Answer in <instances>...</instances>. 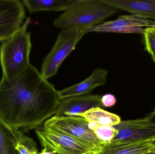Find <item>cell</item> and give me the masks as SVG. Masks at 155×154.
Wrapping results in <instances>:
<instances>
[{
  "label": "cell",
  "instance_id": "1",
  "mask_svg": "<svg viewBox=\"0 0 155 154\" xmlns=\"http://www.w3.org/2000/svg\"><path fill=\"white\" fill-rule=\"evenodd\" d=\"M60 100L54 86L31 64L12 80H0V116L15 129H37L55 115Z\"/></svg>",
  "mask_w": 155,
  "mask_h": 154
},
{
  "label": "cell",
  "instance_id": "2",
  "mask_svg": "<svg viewBox=\"0 0 155 154\" xmlns=\"http://www.w3.org/2000/svg\"><path fill=\"white\" fill-rule=\"evenodd\" d=\"M103 0H71L63 12L54 22L61 29L88 30L98 25L118 12Z\"/></svg>",
  "mask_w": 155,
  "mask_h": 154
},
{
  "label": "cell",
  "instance_id": "3",
  "mask_svg": "<svg viewBox=\"0 0 155 154\" xmlns=\"http://www.w3.org/2000/svg\"><path fill=\"white\" fill-rule=\"evenodd\" d=\"M30 18H26L21 26L0 47V64L2 77L11 80L22 73L30 65L32 49L31 35L28 28Z\"/></svg>",
  "mask_w": 155,
  "mask_h": 154
},
{
  "label": "cell",
  "instance_id": "4",
  "mask_svg": "<svg viewBox=\"0 0 155 154\" xmlns=\"http://www.w3.org/2000/svg\"><path fill=\"white\" fill-rule=\"evenodd\" d=\"M86 33L85 30L75 28L62 29L42 63L40 71L42 77L48 80L55 76L62 63Z\"/></svg>",
  "mask_w": 155,
  "mask_h": 154
},
{
  "label": "cell",
  "instance_id": "5",
  "mask_svg": "<svg viewBox=\"0 0 155 154\" xmlns=\"http://www.w3.org/2000/svg\"><path fill=\"white\" fill-rule=\"evenodd\" d=\"M43 127L52 129L94 147L104 144L97 139L84 118L77 116H55L47 119Z\"/></svg>",
  "mask_w": 155,
  "mask_h": 154
},
{
  "label": "cell",
  "instance_id": "6",
  "mask_svg": "<svg viewBox=\"0 0 155 154\" xmlns=\"http://www.w3.org/2000/svg\"><path fill=\"white\" fill-rule=\"evenodd\" d=\"M35 133L43 148L58 154H96L102 146H91L45 127L37 128Z\"/></svg>",
  "mask_w": 155,
  "mask_h": 154
},
{
  "label": "cell",
  "instance_id": "7",
  "mask_svg": "<svg viewBox=\"0 0 155 154\" xmlns=\"http://www.w3.org/2000/svg\"><path fill=\"white\" fill-rule=\"evenodd\" d=\"M117 134L111 142L134 144L145 142H155V126L147 117L143 118L121 121L114 126Z\"/></svg>",
  "mask_w": 155,
  "mask_h": 154
},
{
  "label": "cell",
  "instance_id": "8",
  "mask_svg": "<svg viewBox=\"0 0 155 154\" xmlns=\"http://www.w3.org/2000/svg\"><path fill=\"white\" fill-rule=\"evenodd\" d=\"M155 26V21L142 15L131 14L121 15L113 20L104 22L88 30L90 32L142 33L146 28Z\"/></svg>",
  "mask_w": 155,
  "mask_h": 154
},
{
  "label": "cell",
  "instance_id": "9",
  "mask_svg": "<svg viewBox=\"0 0 155 154\" xmlns=\"http://www.w3.org/2000/svg\"><path fill=\"white\" fill-rule=\"evenodd\" d=\"M25 7L19 0H0V42L7 39L22 25Z\"/></svg>",
  "mask_w": 155,
  "mask_h": 154
},
{
  "label": "cell",
  "instance_id": "10",
  "mask_svg": "<svg viewBox=\"0 0 155 154\" xmlns=\"http://www.w3.org/2000/svg\"><path fill=\"white\" fill-rule=\"evenodd\" d=\"M102 96L87 95L71 97L60 99L55 116H77L87 110L102 106Z\"/></svg>",
  "mask_w": 155,
  "mask_h": 154
},
{
  "label": "cell",
  "instance_id": "11",
  "mask_svg": "<svg viewBox=\"0 0 155 154\" xmlns=\"http://www.w3.org/2000/svg\"><path fill=\"white\" fill-rule=\"evenodd\" d=\"M108 73L104 69H94L92 74L85 79L58 91L60 99L89 94L96 88L106 84Z\"/></svg>",
  "mask_w": 155,
  "mask_h": 154
},
{
  "label": "cell",
  "instance_id": "12",
  "mask_svg": "<svg viewBox=\"0 0 155 154\" xmlns=\"http://www.w3.org/2000/svg\"><path fill=\"white\" fill-rule=\"evenodd\" d=\"M118 10L142 15L155 21V0H103Z\"/></svg>",
  "mask_w": 155,
  "mask_h": 154
},
{
  "label": "cell",
  "instance_id": "13",
  "mask_svg": "<svg viewBox=\"0 0 155 154\" xmlns=\"http://www.w3.org/2000/svg\"><path fill=\"white\" fill-rule=\"evenodd\" d=\"M155 150V142L122 144L110 142L104 144L96 154H143Z\"/></svg>",
  "mask_w": 155,
  "mask_h": 154
},
{
  "label": "cell",
  "instance_id": "14",
  "mask_svg": "<svg viewBox=\"0 0 155 154\" xmlns=\"http://www.w3.org/2000/svg\"><path fill=\"white\" fill-rule=\"evenodd\" d=\"M18 130L11 127L0 116V154H17L15 146Z\"/></svg>",
  "mask_w": 155,
  "mask_h": 154
},
{
  "label": "cell",
  "instance_id": "15",
  "mask_svg": "<svg viewBox=\"0 0 155 154\" xmlns=\"http://www.w3.org/2000/svg\"><path fill=\"white\" fill-rule=\"evenodd\" d=\"M70 0H23L25 7L30 13L41 11H63L66 9Z\"/></svg>",
  "mask_w": 155,
  "mask_h": 154
},
{
  "label": "cell",
  "instance_id": "16",
  "mask_svg": "<svg viewBox=\"0 0 155 154\" xmlns=\"http://www.w3.org/2000/svg\"><path fill=\"white\" fill-rule=\"evenodd\" d=\"M77 116L84 118L88 122H94L101 125L115 126L121 122L119 116L107 112L100 107L91 108Z\"/></svg>",
  "mask_w": 155,
  "mask_h": 154
},
{
  "label": "cell",
  "instance_id": "17",
  "mask_svg": "<svg viewBox=\"0 0 155 154\" xmlns=\"http://www.w3.org/2000/svg\"><path fill=\"white\" fill-rule=\"evenodd\" d=\"M88 127L97 139L105 144L112 141L118 133L114 126L101 125L94 122H88Z\"/></svg>",
  "mask_w": 155,
  "mask_h": 154
},
{
  "label": "cell",
  "instance_id": "18",
  "mask_svg": "<svg viewBox=\"0 0 155 154\" xmlns=\"http://www.w3.org/2000/svg\"><path fill=\"white\" fill-rule=\"evenodd\" d=\"M15 150L17 154H38L36 144L33 140L20 130L17 132Z\"/></svg>",
  "mask_w": 155,
  "mask_h": 154
},
{
  "label": "cell",
  "instance_id": "19",
  "mask_svg": "<svg viewBox=\"0 0 155 154\" xmlns=\"http://www.w3.org/2000/svg\"><path fill=\"white\" fill-rule=\"evenodd\" d=\"M143 34L146 51L153 56L155 54V26L146 28Z\"/></svg>",
  "mask_w": 155,
  "mask_h": 154
},
{
  "label": "cell",
  "instance_id": "20",
  "mask_svg": "<svg viewBox=\"0 0 155 154\" xmlns=\"http://www.w3.org/2000/svg\"><path fill=\"white\" fill-rule=\"evenodd\" d=\"M117 99L114 95L112 94H106L103 95L101 97L102 106L105 107L110 108L115 105Z\"/></svg>",
  "mask_w": 155,
  "mask_h": 154
},
{
  "label": "cell",
  "instance_id": "21",
  "mask_svg": "<svg viewBox=\"0 0 155 154\" xmlns=\"http://www.w3.org/2000/svg\"><path fill=\"white\" fill-rule=\"evenodd\" d=\"M150 123L155 126V109L154 111L147 116Z\"/></svg>",
  "mask_w": 155,
  "mask_h": 154
},
{
  "label": "cell",
  "instance_id": "22",
  "mask_svg": "<svg viewBox=\"0 0 155 154\" xmlns=\"http://www.w3.org/2000/svg\"><path fill=\"white\" fill-rule=\"evenodd\" d=\"M56 152L54 151H48L46 148H43L41 152L38 154H54L56 153Z\"/></svg>",
  "mask_w": 155,
  "mask_h": 154
},
{
  "label": "cell",
  "instance_id": "23",
  "mask_svg": "<svg viewBox=\"0 0 155 154\" xmlns=\"http://www.w3.org/2000/svg\"><path fill=\"white\" fill-rule=\"evenodd\" d=\"M143 154H155V150H154V151H151V152H148L146 153Z\"/></svg>",
  "mask_w": 155,
  "mask_h": 154
},
{
  "label": "cell",
  "instance_id": "24",
  "mask_svg": "<svg viewBox=\"0 0 155 154\" xmlns=\"http://www.w3.org/2000/svg\"><path fill=\"white\" fill-rule=\"evenodd\" d=\"M151 57H152V59H153V61H154L155 64V54L153 56H151Z\"/></svg>",
  "mask_w": 155,
  "mask_h": 154
},
{
  "label": "cell",
  "instance_id": "25",
  "mask_svg": "<svg viewBox=\"0 0 155 154\" xmlns=\"http://www.w3.org/2000/svg\"><path fill=\"white\" fill-rule=\"evenodd\" d=\"M54 154H57V153H56Z\"/></svg>",
  "mask_w": 155,
  "mask_h": 154
}]
</instances>
